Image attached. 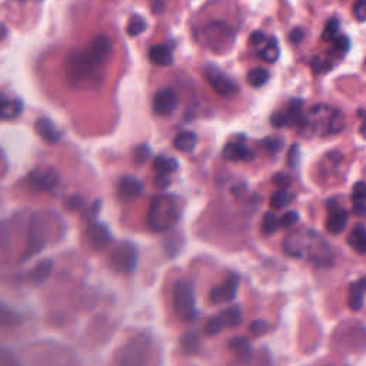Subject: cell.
I'll return each instance as SVG.
<instances>
[{
  "label": "cell",
  "mask_w": 366,
  "mask_h": 366,
  "mask_svg": "<svg viewBox=\"0 0 366 366\" xmlns=\"http://www.w3.org/2000/svg\"><path fill=\"white\" fill-rule=\"evenodd\" d=\"M114 45L109 36L98 34L89 46L73 52L66 65V75L72 86L79 89H100L103 69L112 56Z\"/></svg>",
  "instance_id": "cell-1"
},
{
  "label": "cell",
  "mask_w": 366,
  "mask_h": 366,
  "mask_svg": "<svg viewBox=\"0 0 366 366\" xmlns=\"http://www.w3.org/2000/svg\"><path fill=\"white\" fill-rule=\"evenodd\" d=\"M176 219H177V211L171 196L153 197L149 208L148 222L155 232L169 229L176 222Z\"/></svg>",
  "instance_id": "cell-2"
},
{
  "label": "cell",
  "mask_w": 366,
  "mask_h": 366,
  "mask_svg": "<svg viewBox=\"0 0 366 366\" xmlns=\"http://www.w3.org/2000/svg\"><path fill=\"white\" fill-rule=\"evenodd\" d=\"M173 309L175 312L185 321L196 318V297L192 283L186 281H177L173 285Z\"/></svg>",
  "instance_id": "cell-3"
},
{
  "label": "cell",
  "mask_w": 366,
  "mask_h": 366,
  "mask_svg": "<svg viewBox=\"0 0 366 366\" xmlns=\"http://www.w3.org/2000/svg\"><path fill=\"white\" fill-rule=\"evenodd\" d=\"M204 43L215 52H222L230 47L235 39V32L229 26V23L222 21L209 22L202 30Z\"/></svg>",
  "instance_id": "cell-4"
},
{
  "label": "cell",
  "mask_w": 366,
  "mask_h": 366,
  "mask_svg": "<svg viewBox=\"0 0 366 366\" xmlns=\"http://www.w3.org/2000/svg\"><path fill=\"white\" fill-rule=\"evenodd\" d=\"M204 75L215 94L221 98H233L239 92L237 85L215 65H206Z\"/></svg>",
  "instance_id": "cell-5"
},
{
  "label": "cell",
  "mask_w": 366,
  "mask_h": 366,
  "mask_svg": "<svg viewBox=\"0 0 366 366\" xmlns=\"http://www.w3.org/2000/svg\"><path fill=\"white\" fill-rule=\"evenodd\" d=\"M148 359V342L143 338H135L126 343L120 352V366H143Z\"/></svg>",
  "instance_id": "cell-6"
},
{
  "label": "cell",
  "mask_w": 366,
  "mask_h": 366,
  "mask_svg": "<svg viewBox=\"0 0 366 366\" xmlns=\"http://www.w3.org/2000/svg\"><path fill=\"white\" fill-rule=\"evenodd\" d=\"M112 263L119 272L131 273L138 265V250L133 244L123 242L112 253Z\"/></svg>",
  "instance_id": "cell-7"
},
{
  "label": "cell",
  "mask_w": 366,
  "mask_h": 366,
  "mask_svg": "<svg viewBox=\"0 0 366 366\" xmlns=\"http://www.w3.org/2000/svg\"><path fill=\"white\" fill-rule=\"evenodd\" d=\"M179 106L176 92L171 87H164L156 92L153 98V112L158 116H171Z\"/></svg>",
  "instance_id": "cell-8"
},
{
  "label": "cell",
  "mask_w": 366,
  "mask_h": 366,
  "mask_svg": "<svg viewBox=\"0 0 366 366\" xmlns=\"http://www.w3.org/2000/svg\"><path fill=\"white\" fill-rule=\"evenodd\" d=\"M237 288H239V277H237V274H230V277L225 281V283L215 286L211 290V294H209L211 303L221 305V303L232 302L236 297Z\"/></svg>",
  "instance_id": "cell-9"
},
{
  "label": "cell",
  "mask_w": 366,
  "mask_h": 366,
  "mask_svg": "<svg viewBox=\"0 0 366 366\" xmlns=\"http://www.w3.org/2000/svg\"><path fill=\"white\" fill-rule=\"evenodd\" d=\"M59 175L54 169H34L29 175L30 186L36 191H50L58 185Z\"/></svg>",
  "instance_id": "cell-10"
},
{
  "label": "cell",
  "mask_w": 366,
  "mask_h": 366,
  "mask_svg": "<svg viewBox=\"0 0 366 366\" xmlns=\"http://www.w3.org/2000/svg\"><path fill=\"white\" fill-rule=\"evenodd\" d=\"M89 241L95 249H103L112 244V235L102 224H94L89 228Z\"/></svg>",
  "instance_id": "cell-11"
},
{
  "label": "cell",
  "mask_w": 366,
  "mask_h": 366,
  "mask_svg": "<svg viewBox=\"0 0 366 366\" xmlns=\"http://www.w3.org/2000/svg\"><path fill=\"white\" fill-rule=\"evenodd\" d=\"M224 156L230 162H246L253 158V152L245 143L230 142L224 148Z\"/></svg>",
  "instance_id": "cell-12"
},
{
  "label": "cell",
  "mask_w": 366,
  "mask_h": 366,
  "mask_svg": "<svg viewBox=\"0 0 366 366\" xmlns=\"http://www.w3.org/2000/svg\"><path fill=\"white\" fill-rule=\"evenodd\" d=\"M36 132L39 133V136L47 142V143H58L62 139V132L56 129V126L53 125V122L47 118H41L36 120Z\"/></svg>",
  "instance_id": "cell-13"
},
{
  "label": "cell",
  "mask_w": 366,
  "mask_h": 366,
  "mask_svg": "<svg viewBox=\"0 0 366 366\" xmlns=\"http://www.w3.org/2000/svg\"><path fill=\"white\" fill-rule=\"evenodd\" d=\"M23 112V102L21 99L0 98V119L12 120L19 118Z\"/></svg>",
  "instance_id": "cell-14"
},
{
  "label": "cell",
  "mask_w": 366,
  "mask_h": 366,
  "mask_svg": "<svg viewBox=\"0 0 366 366\" xmlns=\"http://www.w3.org/2000/svg\"><path fill=\"white\" fill-rule=\"evenodd\" d=\"M149 61L156 66H171L173 62L172 47L168 45H155L149 49Z\"/></svg>",
  "instance_id": "cell-15"
},
{
  "label": "cell",
  "mask_w": 366,
  "mask_h": 366,
  "mask_svg": "<svg viewBox=\"0 0 366 366\" xmlns=\"http://www.w3.org/2000/svg\"><path fill=\"white\" fill-rule=\"evenodd\" d=\"M143 192V183L135 176H125L119 183V193L125 199H133Z\"/></svg>",
  "instance_id": "cell-16"
},
{
  "label": "cell",
  "mask_w": 366,
  "mask_h": 366,
  "mask_svg": "<svg viewBox=\"0 0 366 366\" xmlns=\"http://www.w3.org/2000/svg\"><path fill=\"white\" fill-rule=\"evenodd\" d=\"M346 224H347L346 211L345 209H336V211L331 212V215H329L327 222H326V229L331 235L338 236L345 230Z\"/></svg>",
  "instance_id": "cell-17"
},
{
  "label": "cell",
  "mask_w": 366,
  "mask_h": 366,
  "mask_svg": "<svg viewBox=\"0 0 366 366\" xmlns=\"http://www.w3.org/2000/svg\"><path fill=\"white\" fill-rule=\"evenodd\" d=\"M197 144V136L192 131H183L173 139L175 149L183 153H191Z\"/></svg>",
  "instance_id": "cell-18"
},
{
  "label": "cell",
  "mask_w": 366,
  "mask_h": 366,
  "mask_svg": "<svg viewBox=\"0 0 366 366\" xmlns=\"http://www.w3.org/2000/svg\"><path fill=\"white\" fill-rule=\"evenodd\" d=\"M365 283L366 279L360 278L358 282H355L351 286V294H349V306L355 312L360 310L363 308V302H365Z\"/></svg>",
  "instance_id": "cell-19"
},
{
  "label": "cell",
  "mask_w": 366,
  "mask_h": 366,
  "mask_svg": "<svg viewBox=\"0 0 366 366\" xmlns=\"http://www.w3.org/2000/svg\"><path fill=\"white\" fill-rule=\"evenodd\" d=\"M229 347L236 354V356L239 358L241 360L246 362L250 359L252 356V345L248 339L241 338V336H236L229 342Z\"/></svg>",
  "instance_id": "cell-20"
},
{
  "label": "cell",
  "mask_w": 366,
  "mask_h": 366,
  "mask_svg": "<svg viewBox=\"0 0 366 366\" xmlns=\"http://www.w3.org/2000/svg\"><path fill=\"white\" fill-rule=\"evenodd\" d=\"M259 56L261 59H263L268 63H274L279 58V45H278V39L272 36V38L266 39V46H263V49L259 52Z\"/></svg>",
  "instance_id": "cell-21"
},
{
  "label": "cell",
  "mask_w": 366,
  "mask_h": 366,
  "mask_svg": "<svg viewBox=\"0 0 366 366\" xmlns=\"http://www.w3.org/2000/svg\"><path fill=\"white\" fill-rule=\"evenodd\" d=\"M269 79H270V72L263 67L252 69L246 76V80L252 87H262L269 82Z\"/></svg>",
  "instance_id": "cell-22"
},
{
  "label": "cell",
  "mask_w": 366,
  "mask_h": 366,
  "mask_svg": "<svg viewBox=\"0 0 366 366\" xmlns=\"http://www.w3.org/2000/svg\"><path fill=\"white\" fill-rule=\"evenodd\" d=\"M155 171L158 172V175H171L172 172H175L177 169V160L175 158H169V156H164L160 155L155 159Z\"/></svg>",
  "instance_id": "cell-23"
},
{
  "label": "cell",
  "mask_w": 366,
  "mask_h": 366,
  "mask_svg": "<svg viewBox=\"0 0 366 366\" xmlns=\"http://www.w3.org/2000/svg\"><path fill=\"white\" fill-rule=\"evenodd\" d=\"M354 212L358 216H365L366 208H365V183L362 180L356 182L354 186Z\"/></svg>",
  "instance_id": "cell-24"
},
{
  "label": "cell",
  "mask_w": 366,
  "mask_h": 366,
  "mask_svg": "<svg viewBox=\"0 0 366 366\" xmlns=\"http://www.w3.org/2000/svg\"><path fill=\"white\" fill-rule=\"evenodd\" d=\"M349 244L358 253H360V255L365 253V250H366V232H365L363 224H359L358 226H355V229L349 237Z\"/></svg>",
  "instance_id": "cell-25"
},
{
  "label": "cell",
  "mask_w": 366,
  "mask_h": 366,
  "mask_svg": "<svg viewBox=\"0 0 366 366\" xmlns=\"http://www.w3.org/2000/svg\"><path fill=\"white\" fill-rule=\"evenodd\" d=\"M182 347L183 352L188 355L197 354L200 349V339L195 332H188L185 336L182 338Z\"/></svg>",
  "instance_id": "cell-26"
},
{
  "label": "cell",
  "mask_w": 366,
  "mask_h": 366,
  "mask_svg": "<svg viewBox=\"0 0 366 366\" xmlns=\"http://www.w3.org/2000/svg\"><path fill=\"white\" fill-rule=\"evenodd\" d=\"M146 29H148V23H146V21L139 14L132 16L129 23H127V28H126L127 34H129L131 38H136V36L142 34Z\"/></svg>",
  "instance_id": "cell-27"
},
{
  "label": "cell",
  "mask_w": 366,
  "mask_h": 366,
  "mask_svg": "<svg viewBox=\"0 0 366 366\" xmlns=\"http://www.w3.org/2000/svg\"><path fill=\"white\" fill-rule=\"evenodd\" d=\"M224 323L230 326V327H236L239 326L242 322V310L239 306H230L229 309H226L224 312Z\"/></svg>",
  "instance_id": "cell-28"
},
{
  "label": "cell",
  "mask_w": 366,
  "mask_h": 366,
  "mask_svg": "<svg viewBox=\"0 0 366 366\" xmlns=\"http://www.w3.org/2000/svg\"><path fill=\"white\" fill-rule=\"evenodd\" d=\"M290 193L288 192V189H279L274 192L270 197V206L274 209V211H279V209H283L286 205H289L290 202Z\"/></svg>",
  "instance_id": "cell-29"
},
{
  "label": "cell",
  "mask_w": 366,
  "mask_h": 366,
  "mask_svg": "<svg viewBox=\"0 0 366 366\" xmlns=\"http://www.w3.org/2000/svg\"><path fill=\"white\" fill-rule=\"evenodd\" d=\"M52 268H53L52 261H43V262H41L38 266H36V269L32 273L33 281H36V282H43V281H46L49 278V274L52 273Z\"/></svg>",
  "instance_id": "cell-30"
},
{
  "label": "cell",
  "mask_w": 366,
  "mask_h": 366,
  "mask_svg": "<svg viewBox=\"0 0 366 366\" xmlns=\"http://www.w3.org/2000/svg\"><path fill=\"white\" fill-rule=\"evenodd\" d=\"M339 19L338 17H332V19H329V22L326 23L323 33H322V39L326 42H332L338 33H339Z\"/></svg>",
  "instance_id": "cell-31"
},
{
  "label": "cell",
  "mask_w": 366,
  "mask_h": 366,
  "mask_svg": "<svg viewBox=\"0 0 366 366\" xmlns=\"http://www.w3.org/2000/svg\"><path fill=\"white\" fill-rule=\"evenodd\" d=\"M224 326H225V323H224L222 316H213L205 325V335L209 336V338L216 336L217 334L222 332Z\"/></svg>",
  "instance_id": "cell-32"
},
{
  "label": "cell",
  "mask_w": 366,
  "mask_h": 366,
  "mask_svg": "<svg viewBox=\"0 0 366 366\" xmlns=\"http://www.w3.org/2000/svg\"><path fill=\"white\" fill-rule=\"evenodd\" d=\"M17 316L14 312L3 305H0V327H8L17 323Z\"/></svg>",
  "instance_id": "cell-33"
},
{
  "label": "cell",
  "mask_w": 366,
  "mask_h": 366,
  "mask_svg": "<svg viewBox=\"0 0 366 366\" xmlns=\"http://www.w3.org/2000/svg\"><path fill=\"white\" fill-rule=\"evenodd\" d=\"M279 228V219L273 212H268L263 217V232L265 235H272Z\"/></svg>",
  "instance_id": "cell-34"
},
{
  "label": "cell",
  "mask_w": 366,
  "mask_h": 366,
  "mask_svg": "<svg viewBox=\"0 0 366 366\" xmlns=\"http://www.w3.org/2000/svg\"><path fill=\"white\" fill-rule=\"evenodd\" d=\"M332 43H334V50L339 54V56H343V54L351 47V41L347 39L346 36H336V38L332 41Z\"/></svg>",
  "instance_id": "cell-35"
},
{
  "label": "cell",
  "mask_w": 366,
  "mask_h": 366,
  "mask_svg": "<svg viewBox=\"0 0 366 366\" xmlns=\"http://www.w3.org/2000/svg\"><path fill=\"white\" fill-rule=\"evenodd\" d=\"M270 123L272 126L274 127H285V126H289L292 125V119L290 116L285 112H274L272 116H270Z\"/></svg>",
  "instance_id": "cell-36"
},
{
  "label": "cell",
  "mask_w": 366,
  "mask_h": 366,
  "mask_svg": "<svg viewBox=\"0 0 366 366\" xmlns=\"http://www.w3.org/2000/svg\"><path fill=\"white\" fill-rule=\"evenodd\" d=\"M310 67H312L315 73H326L332 69V63L321 58H314L312 62H310Z\"/></svg>",
  "instance_id": "cell-37"
},
{
  "label": "cell",
  "mask_w": 366,
  "mask_h": 366,
  "mask_svg": "<svg viewBox=\"0 0 366 366\" xmlns=\"http://www.w3.org/2000/svg\"><path fill=\"white\" fill-rule=\"evenodd\" d=\"M268 329H269L268 323H266L265 321H262V319H256V321H253V322L250 323V326H249V331L252 332L253 336H261V335L266 334V332H268Z\"/></svg>",
  "instance_id": "cell-38"
},
{
  "label": "cell",
  "mask_w": 366,
  "mask_h": 366,
  "mask_svg": "<svg viewBox=\"0 0 366 366\" xmlns=\"http://www.w3.org/2000/svg\"><path fill=\"white\" fill-rule=\"evenodd\" d=\"M298 219H299V215L295 212V211H289L286 212L282 217H281V221H279V226L282 228H289L292 225H295L298 222Z\"/></svg>",
  "instance_id": "cell-39"
},
{
  "label": "cell",
  "mask_w": 366,
  "mask_h": 366,
  "mask_svg": "<svg viewBox=\"0 0 366 366\" xmlns=\"http://www.w3.org/2000/svg\"><path fill=\"white\" fill-rule=\"evenodd\" d=\"M263 146L266 148V151L269 153H278L282 148V140L281 139H277V138H269L266 140H263Z\"/></svg>",
  "instance_id": "cell-40"
},
{
  "label": "cell",
  "mask_w": 366,
  "mask_h": 366,
  "mask_svg": "<svg viewBox=\"0 0 366 366\" xmlns=\"http://www.w3.org/2000/svg\"><path fill=\"white\" fill-rule=\"evenodd\" d=\"M135 159L138 163H144L146 160H148L149 155H151V149L148 144H140L136 148V152H135Z\"/></svg>",
  "instance_id": "cell-41"
},
{
  "label": "cell",
  "mask_w": 366,
  "mask_h": 366,
  "mask_svg": "<svg viewBox=\"0 0 366 366\" xmlns=\"http://www.w3.org/2000/svg\"><path fill=\"white\" fill-rule=\"evenodd\" d=\"M305 36H306L305 29H302V28H295L294 30H292V32L289 33V42H290V43H294V45H299V43H302V41L305 39Z\"/></svg>",
  "instance_id": "cell-42"
},
{
  "label": "cell",
  "mask_w": 366,
  "mask_h": 366,
  "mask_svg": "<svg viewBox=\"0 0 366 366\" xmlns=\"http://www.w3.org/2000/svg\"><path fill=\"white\" fill-rule=\"evenodd\" d=\"M354 14L359 22H365V17H366V5H365V0H356V3L354 6Z\"/></svg>",
  "instance_id": "cell-43"
},
{
  "label": "cell",
  "mask_w": 366,
  "mask_h": 366,
  "mask_svg": "<svg viewBox=\"0 0 366 366\" xmlns=\"http://www.w3.org/2000/svg\"><path fill=\"white\" fill-rule=\"evenodd\" d=\"M85 206V199L82 196H72L67 199V208L70 211H79Z\"/></svg>",
  "instance_id": "cell-44"
},
{
  "label": "cell",
  "mask_w": 366,
  "mask_h": 366,
  "mask_svg": "<svg viewBox=\"0 0 366 366\" xmlns=\"http://www.w3.org/2000/svg\"><path fill=\"white\" fill-rule=\"evenodd\" d=\"M266 39H268V38H266V34H265L262 30H255V32H252L250 38H249V41H250V43H252L253 46H259V45L265 43Z\"/></svg>",
  "instance_id": "cell-45"
},
{
  "label": "cell",
  "mask_w": 366,
  "mask_h": 366,
  "mask_svg": "<svg viewBox=\"0 0 366 366\" xmlns=\"http://www.w3.org/2000/svg\"><path fill=\"white\" fill-rule=\"evenodd\" d=\"M155 185L158 189H166L171 185V177L168 175H158Z\"/></svg>",
  "instance_id": "cell-46"
},
{
  "label": "cell",
  "mask_w": 366,
  "mask_h": 366,
  "mask_svg": "<svg viewBox=\"0 0 366 366\" xmlns=\"http://www.w3.org/2000/svg\"><path fill=\"white\" fill-rule=\"evenodd\" d=\"M274 183H277V185L281 188V189H288V186L290 185V179L289 176L283 175V173H278L277 176H274Z\"/></svg>",
  "instance_id": "cell-47"
},
{
  "label": "cell",
  "mask_w": 366,
  "mask_h": 366,
  "mask_svg": "<svg viewBox=\"0 0 366 366\" xmlns=\"http://www.w3.org/2000/svg\"><path fill=\"white\" fill-rule=\"evenodd\" d=\"M298 152H299V148L297 144H294L289 151V164L290 168H295L297 163H298Z\"/></svg>",
  "instance_id": "cell-48"
},
{
  "label": "cell",
  "mask_w": 366,
  "mask_h": 366,
  "mask_svg": "<svg viewBox=\"0 0 366 366\" xmlns=\"http://www.w3.org/2000/svg\"><path fill=\"white\" fill-rule=\"evenodd\" d=\"M6 34H8L6 26L3 23H0V42H2L6 38Z\"/></svg>",
  "instance_id": "cell-49"
},
{
  "label": "cell",
  "mask_w": 366,
  "mask_h": 366,
  "mask_svg": "<svg viewBox=\"0 0 366 366\" xmlns=\"http://www.w3.org/2000/svg\"><path fill=\"white\" fill-rule=\"evenodd\" d=\"M17 2H26V0H17Z\"/></svg>",
  "instance_id": "cell-50"
}]
</instances>
